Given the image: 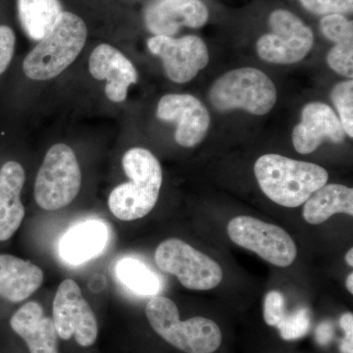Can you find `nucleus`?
Masks as SVG:
<instances>
[{
    "mask_svg": "<svg viewBox=\"0 0 353 353\" xmlns=\"http://www.w3.org/2000/svg\"><path fill=\"white\" fill-rule=\"evenodd\" d=\"M208 97L211 105L220 112L241 109L253 115H265L275 106L278 94L273 81L264 72L245 67L221 76Z\"/></svg>",
    "mask_w": 353,
    "mask_h": 353,
    "instance_id": "obj_5",
    "label": "nucleus"
},
{
    "mask_svg": "<svg viewBox=\"0 0 353 353\" xmlns=\"http://www.w3.org/2000/svg\"><path fill=\"white\" fill-rule=\"evenodd\" d=\"M334 328L332 323L323 322L316 330V339L321 345H327L333 339Z\"/></svg>",
    "mask_w": 353,
    "mask_h": 353,
    "instance_id": "obj_31",
    "label": "nucleus"
},
{
    "mask_svg": "<svg viewBox=\"0 0 353 353\" xmlns=\"http://www.w3.org/2000/svg\"><path fill=\"white\" fill-rule=\"evenodd\" d=\"M345 138V130L338 115L328 104L319 101L304 106L301 123L292 131V143L301 154L315 152L326 139L341 143Z\"/></svg>",
    "mask_w": 353,
    "mask_h": 353,
    "instance_id": "obj_13",
    "label": "nucleus"
},
{
    "mask_svg": "<svg viewBox=\"0 0 353 353\" xmlns=\"http://www.w3.org/2000/svg\"><path fill=\"white\" fill-rule=\"evenodd\" d=\"M269 27L272 32L256 43L261 59L273 64H294L310 52L314 34L296 14L285 9L273 11L269 16Z\"/></svg>",
    "mask_w": 353,
    "mask_h": 353,
    "instance_id": "obj_8",
    "label": "nucleus"
},
{
    "mask_svg": "<svg viewBox=\"0 0 353 353\" xmlns=\"http://www.w3.org/2000/svg\"><path fill=\"white\" fill-rule=\"evenodd\" d=\"M145 315L157 334L182 352L212 353L222 343V332L214 321L204 317L181 321L178 307L168 297L150 301Z\"/></svg>",
    "mask_w": 353,
    "mask_h": 353,
    "instance_id": "obj_4",
    "label": "nucleus"
},
{
    "mask_svg": "<svg viewBox=\"0 0 353 353\" xmlns=\"http://www.w3.org/2000/svg\"><path fill=\"white\" fill-rule=\"evenodd\" d=\"M62 12L59 0H18L21 25L34 41H41Z\"/></svg>",
    "mask_w": 353,
    "mask_h": 353,
    "instance_id": "obj_21",
    "label": "nucleus"
},
{
    "mask_svg": "<svg viewBox=\"0 0 353 353\" xmlns=\"http://www.w3.org/2000/svg\"><path fill=\"white\" fill-rule=\"evenodd\" d=\"M332 101L345 134L353 137V81L338 83L332 90Z\"/></svg>",
    "mask_w": 353,
    "mask_h": 353,
    "instance_id": "obj_23",
    "label": "nucleus"
},
{
    "mask_svg": "<svg viewBox=\"0 0 353 353\" xmlns=\"http://www.w3.org/2000/svg\"><path fill=\"white\" fill-rule=\"evenodd\" d=\"M82 173L74 150L64 143L51 146L34 183L39 208L54 211L69 205L80 192Z\"/></svg>",
    "mask_w": 353,
    "mask_h": 353,
    "instance_id": "obj_6",
    "label": "nucleus"
},
{
    "mask_svg": "<svg viewBox=\"0 0 353 353\" xmlns=\"http://www.w3.org/2000/svg\"><path fill=\"white\" fill-rule=\"evenodd\" d=\"M345 260H347V263L350 265V267L353 266V250L350 248L347 253V256H345Z\"/></svg>",
    "mask_w": 353,
    "mask_h": 353,
    "instance_id": "obj_33",
    "label": "nucleus"
},
{
    "mask_svg": "<svg viewBox=\"0 0 353 353\" xmlns=\"http://www.w3.org/2000/svg\"><path fill=\"white\" fill-rule=\"evenodd\" d=\"M260 189L272 201L297 208L305 203L328 181V172L319 165L279 154H265L254 164Z\"/></svg>",
    "mask_w": 353,
    "mask_h": 353,
    "instance_id": "obj_1",
    "label": "nucleus"
},
{
    "mask_svg": "<svg viewBox=\"0 0 353 353\" xmlns=\"http://www.w3.org/2000/svg\"><path fill=\"white\" fill-rule=\"evenodd\" d=\"M301 6L308 12L315 15H331V14H352L353 0H299Z\"/></svg>",
    "mask_w": 353,
    "mask_h": 353,
    "instance_id": "obj_27",
    "label": "nucleus"
},
{
    "mask_svg": "<svg viewBox=\"0 0 353 353\" xmlns=\"http://www.w3.org/2000/svg\"><path fill=\"white\" fill-rule=\"evenodd\" d=\"M118 278L128 289L141 296H154L161 289L157 274L141 260L124 259L116 267Z\"/></svg>",
    "mask_w": 353,
    "mask_h": 353,
    "instance_id": "obj_22",
    "label": "nucleus"
},
{
    "mask_svg": "<svg viewBox=\"0 0 353 353\" xmlns=\"http://www.w3.org/2000/svg\"><path fill=\"white\" fill-rule=\"evenodd\" d=\"M122 165L131 182L122 183L111 192L109 209L122 221L141 219L154 208L159 197L163 180L161 166L150 150L141 148L128 150Z\"/></svg>",
    "mask_w": 353,
    "mask_h": 353,
    "instance_id": "obj_2",
    "label": "nucleus"
},
{
    "mask_svg": "<svg viewBox=\"0 0 353 353\" xmlns=\"http://www.w3.org/2000/svg\"><path fill=\"white\" fill-rule=\"evenodd\" d=\"M15 43L13 30L8 26H0V75L6 71L12 60Z\"/></svg>",
    "mask_w": 353,
    "mask_h": 353,
    "instance_id": "obj_29",
    "label": "nucleus"
},
{
    "mask_svg": "<svg viewBox=\"0 0 353 353\" xmlns=\"http://www.w3.org/2000/svg\"><path fill=\"white\" fill-rule=\"evenodd\" d=\"M228 234L236 245L276 266H290L296 259V245L290 234L282 228L256 218H234L228 225Z\"/></svg>",
    "mask_w": 353,
    "mask_h": 353,
    "instance_id": "obj_9",
    "label": "nucleus"
},
{
    "mask_svg": "<svg viewBox=\"0 0 353 353\" xmlns=\"http://www.w3.org/2000/svg\"><path fill=\"white\" fill-rule=\"evenodd\" d=\"M338 213L353 215V190L343 185H323L304 203L303 218L309 224L319 225Z\"/></svg>",
    "mask_w": 353,
    "mask_h": 353,
    "instance_id": "obj_20",
    "label": "nucleus"
},
{
    "mask_svg": "<svg viewBox=\"0 0 353 353\" xmlns=\"http://www.w3.org/2000/svg\"><path fill=\"white\" fill-rule=\"evenodd\" d=\"M330 68L339 75L352 79L353 77V41L334 44L327 55Z\"/></svg>",
    "mask_w": 353,
    "mask_h": 353,
    "instance_id": "obj_26",
    "label": "nucleus"
},
{
    "mask_svg": "<svg viewBox=\"0 0 353 353\" xmlns=\"http://www.w3.org/2000/svg\"><path fill=\"white\" fill-rule=\"evenodd\" d=\"M108 241V230L104 223L85 221L72 227L62 236L59 254L67 263L82 264L101 253Z\"/></svg>",
    "mask_w": 353,
    "mask_h": 353,
    "instance_id": "obj_19",
    "label": "nucleus"
},
{
    "mask_svg": "<svg viewBox=\"0 0 353 353\" xmlns=\"http://www.w3.org/2000/svg\"><path fill=\"white\" fill-rule=\"evenodd\" d=\"M53 323L58 336H72L81 347L94 345L99 336L97 318L75 281L67 279L60 284L53 301Z\"/></svg>",
    "mask_w": 353,
    "mask_h": 353,
    "instance_id": "obj_10",
    "label": "nucleus"
},
{
    "mask_svg": "<svg viewBox=\"0 0 353 353\" xmlns=\"http://www.w3.org/2000/svg\"><path fill=\"white\" fill-rule=\"evenodd\" d=\"M43 272L29 260L0 253V301L19 303L41 287Z\"/></svg>",
    "mask_w": 353,
    "mask_h": 353,
    "instance_id": "obj_18",
    "label": "nucleus"
},
{
    "mask_svg": "<svg viewBox=\"0 0 353 353\" xmlns=\"http://www.w3.org/2000/svg\"><path fill=\"white\" fill-rule=\"evenodd\" d=\"M277 328L284 340H299L305 336L311 328L310 312L307 308L303 307L296 309L290 314L287 313Z\"/></svg>",
    "mask_w": 353,
    "mask_h": 353,
    "instance_id": "obj_24",
    "label": "nucleus"
},
{
    "mask_svg": "<svg viewBox=\"0 0 353 353\" xmlns=\"http://www.w3.org/2000/svg\"><path fill=\"white\" fill-rule=\"evenodd\" d=\"M320 29L325 38L334 43L353 41L352 21L341 14L323 16L320 21Z\"/></svg>",
    "mask_w": 353,
    "mask_h": 353,
    "instance_id": "obj_25",
    "label": "nucleus"
},
{
    "mask_svg": "<svg viewBox=\"0 0 353 353\" xmlns=\"http://www.w3.org/2000/svg\"><path fill=\"white\" fill-rule=\"evenodd\" d=\"M347 289L350 294H353V274L350 273L347 279Z\"/></svg>",
    "mask_w": 353,
    "mask_h": 353,
    "instance_id": "obj_32",
    "label": "nucleus"
},
{
    "mask_svg": "<svg viewBox=\"0 0 353 353\" xmlns=\"http://www.w3.org/2000/svg\"><path fill=\"white\" fill-rule=\"evenodd\" d=\"M88 29L82 18L62 12L50 32L30 51L23 71L34 81H48L59 76L75 61L85 46Z\"/></svg>",
    "mask_w": 353,
    "mask_h": 353,
    "instance_id": "obj_3",
    "label": "nucleus"
},
{
    "mask_svg": "<svg viewBox=\"0 0 353 353\" xmlns=\"http://www.w3.org/2000/svg\"><path fill=\"white\" fill-rule=\"evenodd\" d=\"M148 48L161 58L166 76L176 83L190 82L209 62L208 46L194 34L180 39L154 36L148 39Z\"/></svg>",
    "mask_w": 353,
    "mask_h": 353,
    "instance_id": "obj_11",
    "label": "nucleus"
},
{
    "mask_svg": "<svg viewBox=\"0 0 353 353\" xmlns=\"http://www.w3.org/2000/svg\"><path fill=\"white\" fill-rule=\"evenodd\" d=\"M157 114L158 119L176 123L175 139L183 148L201 143L210 126L208 108L190 94L164 95L158 103Z\"/></svg>",
    "mask_w": 353,
    "mask_h": 353,
    "instance_id": "obj_12",
    "label": "nucleus"
},
{
    "mask_svg": "<svg viewBox=\"0 0 353 353\" xmlns=\"http://www.w3.org/2000/svg\"><path fill=\"white\" fill-rule=\"evenodd\" d=\"M341 329L345 332V339L341 343V353H353V315L345 313L340 319Z\"/></svg>",
    "mask_w": 353,
    "mask_h": 353,
    "instance_id": "obj_30",
    "label": "nucleus"
},
{
    "mask_svg": "<svg viewBox=\"0 0 353 353\" xmlns=\"http://www.w3.org/2000/svg\"><path fill=\"white\" fill-rule=\"evenodd\" d=\"M90 73L95 80H106L105 94L109 101L123 102L132 83H138V72L121 51L109 44H99L90 54Z\"/></svg>",
    "mask_w": 353,
    "mask_h": 353,
    "instance_id": "obj_15",
    "label": "nucleus"
},
{
    "mask_svg": "<svg viewBox=\"0 0 353 353\" xmlns=\"http://www.w3.org/2000/svg\"><path fill=\"white\" fill-rule=\"evenodd\" d=\"M154 259L162 271L175 276L187 289L212 290L222 282L220 265L179 239L162 241L155 250Z\"/></svg>",
    "mask_w": 353,
    "mask_h": 353,
    "instance_id": "obj_7",
    "label": "nucleus"
},
{
    "mask_svg": "<svg viewBox=\"0 0 353 353\" xmlns=\"http://www.w3.org/2000/svg\"><path fill=\"white\" fill-rule=\"evenodd\" d=\"M26 181L22 165L7 161L0 167V243L10 240L25 218L21 192Z\"/></svg>",
    "mask_w": 353,
    "mask_h": 353,
    "instance_id": "obj_17",
    "label": "nucleus"
},
{
    "mask_svg": "<svg viewBox=\"0 0 353 353\" xmlns=\"http://www.w3.org/2000/svg\"><path fill=\"white\" fill-rule=\"evenodd\" d=\"M209 19L208 7L201 0H158L146 8V28L154 36L173 37L181 28L203 27Z\"/></svg>",
    "mask_w": 353,
    "mask_h": 353,
    "instance_id": "obj_14",
    "label": "nucleus"
},
{
    "mask_svg": "<svg viewBox=\"0 0 353 353\" xmlns=\"http://www.w3.org/2000/svg\"><path fill=\"white\" fill-rule=\"evenodd\" d=\"M264 320L269 326L277 327L287 315L285 297L277 290L266 294L263 307Z\"/></svg>",
    "mask_w": 353,
    "mask_h": 353,
    "instance_id": "obj_28",
    "label": "nucleus"
},
{
    "mask_svg": "<svg viewBox=\"0 0 353 353\" xmlns=\"http://www.w3.org/2000/svg\"><path fill=\"white\" fill-rule=\"evenodd\" d=\"M10 328L25 341L31 353H59L58 334L51 318L44 315L43 306L29 301L10 318Z\"/></svg>",
    "mask_w": 353,
    "mask_h": 353,
    "instance_id": "obj_16",
    "label": "nucleus"
}]
</instances>
